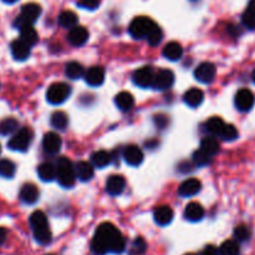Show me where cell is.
Returning a JSON list of instances; mask_svg holds the SVG:
<instances>
[{
    "label": "cell",
    "mask_w": 255,
    "mask_h": 255,
    "mask_svg": "<svg viewBox=\"0 0 255 255\" xmlns=\"http://www.w3.org/2000/svg\"><path fill=\"white\" fill-rule=\"evenodd\" d=\"M162 38H163L162 30H161V28H159L158 25L154 24L152 30L149 31V36H147V42H149V44L152 45V46H156V45H158L159 42H161Z\"/></svg>",
    "instance_id": "8d00e7d4"
},
{
    "label": "cell",
    "mask_w": 255,
    "mask_h": 255,
    "mask_svg": "<svg viewBox=\"0 0 255 255\" xmlns=\"http://www.w3.org/2000/svg\"><path fill=\"white\" fill-rule=\"evenodd\" d=\"M49 255H52V254H49Z\"/></svg>",
    "instance_id": "db71d44e"
},
{
    "label": "cell",
    "mask_w": 255,
    "mask_h": 255,
    "mask_svg": "<svg viewBox=\"0 0 255 255\" xmlns=\"http://www.w3.org/2000/svg\"><path fill=\"white\" fill-rule=\"evenodd\" d=\"M255 97L253 95V92L248 88H241L236 92L235 99H234V104L235 107L239 111H243V112H247L254 106Z\"/></svg>",
    "instance_id": "9c48e42d"
},
{
    "label": "cell",
    "mask_w": 255,
    "mask_h": 255,
    "mask_svg": "<svg viewBox=\"0 0 255 255\" xmlns=\"http://www.w3.org/2000/svg\"><path fill=\"white\" fill-rule=\"evenodd\" d=\"M146 248H147V244H146L145 239L138 236L132 243L129 252H131V255H141L146 252Z\"/></svg>",
    "instance_id": "60d3db41"
},
{
    "label": "cell",
    "mask_w": 255,
    "mask_h": 255,
    "mask_svg": "<svg viewBox=\"0 0 255 255\" xmlns=\"http://www.w3.org/2000/svg\"><path fill=\"white\" fill-rule=\"evenodd\" d=\"M20 199L26 204H34L39 199V190L35 184L26 183L20 190Z\"/></svg>",
    "instance_id": "2e32d148"
},
{
    "label": "cell",
    "mask_w": 255,
    "mask_h": 255,
    "mask_svg": "<svg viewBox=\"0 0 255 255\" xmlns=\"http://www.w3.org/2000/svg\"><path fill=\"white\" fill-rule=\"evenodd\" d=\"M31 140H33V132L29 128H21L9 141L8 147L13 151L24 152L29 149Z\"/></svg>",
    "instance_id": "52a82bcc"
},
{
    "label": "cell",
    "mask_w": 255,
    "mask_h": 255,
    "mask_svg": "<svg viewBox=\"0 0 255 255\" xmlns=\"http://www.w3.org/2000/svg\"><path fill=\"white\" fill-rule=\"evenodd\" d=\"M30 225L33 228L35 240L40 244H49L52 239V234L45 213H42V211L34 212L30 215Z\"/></svg>",
    "instance_id": "7a4b0ae2"
},
{
    "label": "cell",
    "mask_w": 255,
    "mask_h": 255,
    "mask_svg": "<svg viewBox=\"0 0 255 255\" xmlns=\"http://www.w3.org/2000/svg\"><path fill=\"white\" fill-rule=\"evenodd\" d=\"M111 159H112V157L106 151H97L91 156V161H92L93 166H96L99 168L106 167L111 162Z\"/></svg>",
    "instance_id": "1f68e13d"
},
{
    "label": "cell",
    "mask_w": 255,
    "mask_h": 255,
    "mask_svg": "<svg viewBox=\"0 0 255 255\" xmlns=\"http://www.w3.org/2000/svg\"><path fill=\"white\" fill-rule=\"evenodd\" d=\"M215 76V66L212 63H203L194 70V77L203 84H209Z\"/></svg>",
    "instance_id": "8fae6325"
},
{
    "label": "cell",
    "mask_w": 255,
    "mask_h": 255,
    "mask_svg": "<svg viewBox=\"0 0 255 255\" xmlns=\"http://www.w3.org/2000/svg\"><path fill=\"white\" fill-rule=\"evenodd\" d=\"M79 5L84 9H87V10H95L99 8L100 0H80Z\"/></svg>",
    "instance_id": "7bdbcfd3"
},
{
    "label": "cell",
    "mask_w": 255,
    "mask_h": 255,
    "mask_svg": "<svg viewBox=\"0 0 255 255\" xmlns=\"http://www.w3.org/2000/svg\"><path fill=\"white\" fill-rule=\"evenodd\" d=\"M200 188H202L200 182L195 178H191L184 181L183 183L179 186L178 193L182 197H192V195H195L199 192Z\"/></svg>",
    "instance_id": "e0dca14e"
},
{
    "label": "cell",
    "mask_w": 255,
    "mask_h": 255,
    "mask_svg": "<svg viewBox=\"0 0 255 255\" xmlns=\"http://www.w3.org/2000/svg\"><path fill=\"white\" fill-rule=\"evenodd\" d=\"M126 181L122 176H111L106 182V191L111 195H120L125 191Z\"/></svg>",
    "instance_id": "9a60e30c"
},
{
    "label": "cell",
    "mask_w": 255,
    "mask_h": 255,
    "mask_svg": "<svg viewBox=\"0 0 255 255\" xmlns=\"http://www.w3.org/2000/svg\"><path fill=\"white\" fill-rule=\"evenodd\" d=\"M204 217V209L198 203H190L184 209V218L191 222H198Z\"/></svg>",
    "instance_id": "44dd1931"
},
{
    "label": "cell",
    "mask_w": 255,
    "mask_h": 255,
    "mask_svg": "<svg viewBox=\"0 0 255 255\" xmlns=\"http://www.w3.org/2000/svg\"><path fill=\"white\" fill-rule=\"evenodd\" d=\"M20 39L25 44H28L29 46H33V45L38 42L39 35L35 29L33 28V25H29V26L20 29Z\"/></svg>",
    "instance_id": "83f0119b"
},
{
    "label": "cell",
    "mask_w": 255,
    "mask_h": 255,
    "mask_svg": "<svg viewBox=\"0 0 255 255\" xmlns=\"http://www.w3.org/2000/svg\"><path fill=\"white\" fill-rule=\"evenodd\" d=\"M61 146H63V140H61L60 136L55 132H49L44 136V140H42V147H44V151L49 154H56L60 152Z\"/></svg>",
    "instance_id": "7c38bea8"
},
{
    "label": "cell",
    "mask_w": 255,
    "mask_h": 255,
    "mask_svg": "<svg viewBox=\"0 0 255 255\" xmlns=\"http://www.w3.org/2000/svg\"><path fill=\"white\" fill-rule=\"evenodd\" d=\"M200 149L212 157L219 152V142H218V140L214 136L204 137L203 140L200 141Z\"/></svg>",
    "instance_id": "484cf974"
},
{
    "label": "cell",
    "mask_w": 255,
    "mask_h": 255,
    "mask_svg": "<svg viewBox=\"0 0 255 255\" xmlns=\"http://www.w3.org/2000/svg\"><path fill=\"white\" fill-rule=\"evenodd\" d=\"M69 124V117L65 112L56 111L51 116V126L56 129H65Z\"/></svg>",
    "instance_id": "d6a6232c"
},
{
    "label": "cell",
    "mask_w": 255,
    "mask_h": 255,
    "mask_svg": "<svg viewBox=\"0 0 255 255\" xmlns=\"http://www.w3.org/2000/svg\"><path fill=\"white\" fill-rule=\"evenodd\" d=\"M124 158L129 166L137 167L143 161V152L135 145L127 146L124 151Z\"/></svg>",
    "instance_id": "4fadbf2b"
},
{
    "label": "cell",
    "mask_w": 255,
    "mask_h": 255,
    "mask_svg": "<svg viewBox=\"0 0 255 255\" xmlns=\"http://www.w3.org/2000/svg\"><path fill=\"white\" fill-rule=\"evenodd\" d=\"M38 174L44 182H51L56 178V167L52 163L45 162L39 166Z\"/></svg>",
    "instance_id": "4316f807"
},
{
    "label": "cell",
    "mask_w": 255,
    "mask_h": 255,
    "mask_svg": "<svg viewBox=\"0 0 255 255\" xmlns=\"http://www.w3.org/2000/svg\"><path fill=\"white\" fill-rule=\"evenodd\" d=\"M234 236L238 241H248L250 239V229L244 224H240L234 229Z\"/></svg>",
    "instance_id": "ab89813d"
},
{
    "label": "cell",
    "mask_w": 255,
    "mask_h": 255,
    "mask_svg": "<svg viewBox=\"0 0 255 255\" xmlns=\"http://www.w3.org/2000/svg\"><path fill=\"white\" fill-rule=\"evenodd\" d=\"M86 83L90 86H100L104 84L105 71L100 66H92L85 72Z\"/></svg>",
    "instance_id": "ac0fdd59"
},
{
    "label": "cell",
    "mask_w": 255,
    "mask_h": 255,
    "mask_svg": "<svg viewBox=\"0 0 255 255\" xmlns=\"http://www.w3.org/2000/svg\"><path fill=\"white\" fill-rule=\"evenodd\" d=\"M163 56L170 61H177L183 56V49L178 42H170L163 49Z\"/></svg>",
    "instance_id": "d4e9b609"
},
{
    "label": "cell",
    "mask_w": 255,
    "mask_h": 255,
    "mask_svg": "<svg viewBox=\"0 0 255 255\" xmlns=\"http://www.w3.org/2000/svg\"><path fill=\"white\" fill-rule=\"evenodd\" d=\"M15 174V165L9 159L0 161V176L4 178H11Z\"/></svg>",
    "instance_id": "d590c367"
},
{
    "label": "cell",
    "mask_w": 255,
    "mask_h": 255,
    "mask_svg": "<svg viewBox=\"0 0 255 255\" xmlns=\"http://www.w3.org/2000/svg\"><path fill=\"white\" fill-rule=\"evenodd\" d=\"M253 81H254V84H255V70H254V72H253Z\"/></svg>",
    "instance_id": "f907efd6"
},
{
    "label": "cell",
    "mask_w": 255,
    "mask_h": 255,
    "mask_svg": "<svg viewBox=\"0 0 255 255\" xmlns=\"http://www.w3.org/2000/svg\"><path fill=\"white\" fill-rule=\"evenodd\" d=\"M153 122H154V125H156L157 128L163 129L165 127H167L168 118L166 115H156L153 118Z\"/></svg>",
    "instance_id": "ee69618b"
},
{
    "label": "cell",
    "mask_w": 255,
    "mask_h": 255,
    "mask_svg": "<svg viewBox=\"0 0 255 255\" xmlns=\"http://www.w3.org/2000/svg\"><path fill=\"white\" fill-rule=\"evenodd\" d=\"M224 126H225V122L219 117L209 118L206 124L207 131H208L209 133H212V136H214V137H218V136H219V133L222 132L223 127Z\"/></svg>",
    "instance_id": "f546056e"
},
{
    "label": "cell",
    "mask_w": 255,
    "mask_h": 255,
    "mask_svg": "<svg viewBox=\"0 0 255 255\" xmlns=\"http://www.w3.org/2000/svg\"><path fill=\"white\" fill-rule=\"evenodd\" d=\"M125 248L126 241L115 225L111 223H104L99 225L91 243V250L93 254L105 255L107 252L120 254L124 252Z\"/></svg>",
    "instance_id": "6da1fadb"
},
{
    "label": "cell",
    "mask_w": 255,
    "mask_h": 255,
    "mask_svg": "<svg viewBox=\"0 0 255 255\" xmlns=\"http://www.w3.org/2000/svg\"><path fill=\"white\" fill-rule=\"evenodd\" d=\"M42 14V8L38 5V4H25L21 8V13H20L19 17L15 20L14 25L18 29H22L25 26H29V25H33L36 20L39 19Z\"/></svg>",
    "instance_id": "277c9868"
},
{
    "label": "cell",
    "mask_w": 255,
    "mask_h": 255,
    "mask_svg": "<svg viewBox=\"0 0 255 255\" xmlns=\"http://www.w3.org/2000/svg\"><path fill=\"white\" fill-rule=\"evenodd\" d=\"M65 74L69 79L77 80L85 75V71H84V67L81 64L76 63V61H72V63H69L67 65H66Z\"/></svg>",
    "instance_id": "4dcf8cb0"
},
{
    "label": "cell",
    "mask_w": 255,
    "mask_h": 255,
    "mask_svg": "<svg viewBox=\"0 0 255 255\" xmlns=\"http://www.w3.org/2000/svg\"><path fill=\"white\" fill-rule=\"evenodd\" d=\"M70 93H71V87H70L67 84H52V85L47 88L46 99L50 104L60 105L69 99Z\"/></svg>",
    "instance_id": "8992f818"
},
{
    "label": "cell",
    "mask_w": 255,
    "mask_h": 255,
    "mask_svg": "<svg viewBox=\"0 0 255 255\" xmlns=\"http://www.w3.org/2000/svg\"><path fill=\"white\" fill-rule=\"evenodd\" d=\"M0 152H1V146H0Z\"/></svg>",
    "instance_id": "f5cc1de1"
},
{
    "label": "cell",
    "mask_w": 255,
    "mask_h": 255,
    "mask_svg": "<svg viewBox=\"0 0 255 255\" xmlns=\"http://www.w3.org/2000/svg\"><path fill=\"white\" fill-rule=\"evenodd\" d=\"M154 74L156 72L152 70V67L149 66H145V67H141V69L136 70L132 75V81L135 83V85L140 86L142 88L152 87L153 86L154 81Z\"/></svg>",
    "instance_id": "ba28073f"
},
{
    "label": "cell",
    "mask_w": 255,
    "mask_h": 255,
    "mask_svg": "<svg viewBox=\"0 0 255 255\" xmlns=\"http://www.w3.org/2000/svg\"><path fill=\"white\" fill-rule=\"evenodd\" d=\"M186 255H197V254H186Z\"/></svg>",
    "instance_id": "816d5d0a"
},
{
    "label": "cell",
    "mask_w": 255,
    "mask_h": 255,
    "mask_svg": "<svg viewBox=\"0 0 255 255\" xmlns=\"http://www.w3.org/2000/svg\"><path fill=\"white\" fill-rule=\"evenodd\" d=\"M203 99H204L203 92H202L199 88H195V87L187 91L183 96L184 102L191 107H198L202 102H203Z\"/></svg>",
    "instance_id": "cb8c5ba5"
},
{
    "label": "cell",
    "mask_w": 255,
    "mask_h": 255,
    "mask_svg": "<svg viewBox=\"0 0 255 255\" xmlns=\"http://www.w3.org/2000/svg\"><path fill=\"white\" fill-rule=\"evenodd\" d=\"M59 24H60L63 28L70 29V30H71L72 28L77 26V15L75 14L74 11H63L60 14V17H59Z\"/></svg>",
    "instance_id": "f1b7e54d"
},
{
    "label": "cell",
    "mask_w": 255,
    "mask_h": 255,
    "mask_svg": "<svg viewBox=\"0 0 255 255\" xmlns=\"http://www.w3.org/2000/svg\"><path fill=\"white\" fill-rule=\"evenodd\" d=\"M6 239V231L4 229V228L0 227V245L3 244L4 241H5Z\"/></svg>",
    "instance_id": "7dc6e473"
},
{
    "label": "cell",
    "mask_w": 255,
    "mask_h": 255,
    "mask_svg": "<svg viewBox=\"0 0 255 255\" xmlns=\"http://www.w3.org/2000/svg\"><path fill=\"white\" fill-rule=\"evenodd\" d=\"M115 104L116 106L120 108L121 111H129L135 105V99L129 92H120L118 95H116L115 97Z\"/></svg>",
    "instance_id": "603a6c76"
},
{
    "label": "cell",
    "mask_w": 255,
    "mask_h": 255,
    "mask_svg": "<svg viewBox=\"0 0 255 255\" xmlns=\"http://www.w3.org/2000/svg\"><path fill=\"white\" fill-rule=\"evenodd\" d=\"M153 218L157 224L159 225H167L172 222L173 219V211L168 206H161L156 208L153 213Z\"/></svg>",
    "instance_id": "ffe728a7"
},
{
    "label": "cell",
    "mask_w": 255,
    "mask_h": 255,
    "mask_svg": "<svg viewBox=\"0 0 255 255\" xmlns=\"http://www.w3.org/2000/svg\"><path fill=\"white\" fill-rule=\"evenodd\" d=\"M192 167H193L192 163H190L188 161H184V162H182L181 165L178 166L179 170L183 173H187V172H190V170H192Z\"/></svg>",
    "instance_id": "bcb514c9"
},
{
    "label": "cell",
    "mask_w": 255,
    "mask_h": 255,
    "mask_svg": "<svg viewBox=\"0 0 255 255\" xmlns=\"http://www.w3.org/2000/svg\"><path fill=\"white\" fill-rule=\"evenodd\" d=\"M218 137L222 138V140L224 141H233L238 137V131H236V128L233 126V125L225 124V126L223 127L222 132H220Z\"/></svg>",
    "instance_id": "74e56055"
},
{
    "label": "cell",
    "mask_w": 255,
    "mask_h": 255,
    "mask_svg": "<svg viewBox=\"0 0 255 255\" xmlns=\"http://www.w3.org/2000/svg\"><path fill=\"white\" fill-rule=\"evenodd\" d=\"M248 10L255 13V0H250L249 4H248Z\"/></svg>",
    "instance_id": "c3c4849f"
},
{
    "label": "cell",
    "mask_w": 255,
    "mask_h": 255,
    "mask_svg": "<svg viewBox=\"0 0 255 255\" xmlns=\"http://www.w3.org/2000/svg\"><path fill=\"white\" fill-rule=\"evenodd\" d=\"M11 54L17 60H26L30 55V46L28 44H25L21 39H18V40L11 42Z\"/></svg>",
    "instance_id": "d6986e66"
},
{
    "label": "cell",
    "mask_w": 255,
    "mask_h": 255,
    "mask_svg": "<svg viewBox=\"0 0 255 255\" xmlns=\"http://www.w3.org/2000/svg\"><path fill=\"white\" fill-rule=\"evenodd\" d=\"M209 162H211V156L207 154L204 151H202L200 149L193 153V163H194L195 166H198V167H200V166H207Z\"/></svg>",
    "instance_id": "f35d334b"
},
{
    "label": "cell",
    "mask_w": 255,
    "mask_h": 255,
    "mask_svg": "<svg viewBox=\"0 0 255 255\" xmlns=\"http://www.w3.org/2000/svg\"><path fill=\"white\" fill-rule=\"evenodd\" d=\"M56 177L59 179V183L64 187V188H71L76 181V170H75V166L72 165L71 161L66 157H61L58 161L56 165Z\"/></svg>",
    "instance_id": "3957f363"
},
{
    "label": "cell",
    "mask_w": 255,
    "mask_h": 255,
    "mask_svg": "<svg viewBox=\"0 0 255 255\" xmlns=\"http://www.w3.org/2000/svg\"><path fill=\"white\" fill-rule=\"evenodd\" d=\"M88 39V31L84 26H75L69 31L67 40L74 46H83Z\"/></svg>",
    "instance_id": "5bb4252c"
},
{
    "label": "cell",
    "mask_w": 255,
    "mask_h": 255,
    "mask_svg": "<svg viewBox=\"0 0 255 255\" xmlns=\"http://www.w3.org/2000/svg\"><path fill=\"white\" fill-rule=\"evenodd\" d=\"M202 255H219V249H217L214 245H207Z\"/></svg>",
    "instance_id": "f6af8a7d"
},
{
    "label": "cell",
    "mask_w": 255,
    "mask_h": 255,
    "mask_svg": "<svg viewBox=\"0 0 255 255\" xmlns=\"http://www.w3.org/2000/svg\"><path fill=\"white\" fill-rule=\"evenodd\" d=\"M241 21L245 28L249 29V30H254L255 29V13L250 10H245L243 17H241Z\"/></svg>",
    "instance_id": "b9f144b4"
},
{
    "label": "cell",
    "mask_w": 255,
    "mask_h": 255,
    "mask_svg": "<svg viewBox=\"0 0 255 255\" xmlns=\"http://www.w3.org/2000/svg\"><path fill=\"white\" fill-rule=\"evenodd\" d=\"M174 83V74L170 70H159L154 74V81L152 87L156 90H167Z\"/></svg>",
    "instance_id": "30bf717a"
},
{
    "label": "cell",
    "mask_w": 255,
    "mask_h": 255,
    "mask_svg": "<svg viewBox=\"0 0 255 255\" xmlns=\"http://www.w3.org/2000/svg\"><path fill=\"white\" fill-rule=\"evenodd\" d=\"M3 1H5V3L8 4H13V3H17L18 0H3Z\"/></svg>",
    "instance_id": "681fc988"
},
{
    "label": "cell",
    "mask_w": 255,
    "mask_h": 255,
    "mask_svg": "<svg viewBox=\"0 0 255 255\" xmlns=\"http://www.w3.org/2000/svg\"><path fill=\"white\" fill-rule=\"evenodd\" d=\"M19 127V124L15 118H5L4 121L0 122V135H10L14 133Z\"/></svg>",
    "instance_id": "836d02e7"
},
{
    "label": "cell",
    "mask_w": 255,
    "mask_h": 255,
    "mask_svg": "<svg viewBox=\"0 0 255 255\" xmlns=\"http://www.w3.org/2000/svg\"><path fill=\"white\" fill-rule=\"evenodd\" d=\"M156 24L154 21H152L149 18L146 17H138L136 19H133V21L129 25V34H131L132 38L141 40V39H147L149 31L152 30L153 25Z\"/></svg>",
    "instance_id": "5b68a950"
},
{
    "label": "cell",
    "mask_w": 255,
    "mask_h": 255,
    "mask_svg": "<svg viewBox=\"0 0 255 255\" xmlns=\"http://www.w3.org/2000/svg\"><path fill=\"white\" fill-rule=\"evenodd\" d=\"M240 249L235 240L224 241L219 248V255H239Z\"/></svg>",
    "instance_id": "e575fe53"
},
{
    "label": "cell",
    "mask_w": 255,
    "mask_h": 255,
    "mask_svg": "<svg viewBox=\"0 0 255 255\" xmlns=\"http://www.w3.org/2000/svg\"><path fill=\"white\" fill-rule=\"evenodd\" d=\"M75 170H76V177L83 182L90 181L93 177V167L91 163L81 161V162L75 165Z\"/></svg>",
    "instance_id": "7402d4cb"
}]
</instances>
